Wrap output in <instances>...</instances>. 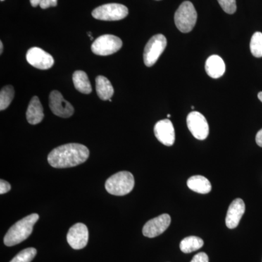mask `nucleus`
Listing matches in <instances>:
<instances>
[{"label":"nucleus","mask_w":262,"mask_h":262,"mask_svg":"<svg viewBox=\"0 0 262 262\" xmlns=\"http://www.w3.org/2000/svg\"><path fill=\"white\" fill-rule=\"evenodd\" d=\"M89 155V149L85 146L72 143L52 150L48 155V161L53 168H72L84 163Z\"/></svg>","instance_id":"obj_1"},{"label":"nucleus","mask_w":262,"mask_h":262,"mask_svg":"<svg viewBox=\"0 0 262 262\" xmlns=\"http://www.w3.org/2000/svg\"><path fill=\"white\" fill-rule=\"evenodd\" d=\"M37 213L27 215L12 226L4 237V244L7 246H13L20 244L28 238L32 233L33 227L39 220Z\"/></svg>","instance_id":"obj_2"},{"label":"nucleus","mask_w":262,"mask_h":262,"mask_svg":"<svg viewBox=\"0 0 262 262\" xmlns=\"http://www.w3.org/2000/svg\"><path fill=\"white\" fill-rule=\"evenodd\" d=\"M135 184L134 176L128 171H120L114 174L106 180L105 188L110 194L123 196L133 190Z\"/></svg>","instance_id":"obj_3"},{"label":"nucleus","mask_w":262,"mask_h":262,"mask_svg":"<svg viewBox=\"0 0 262 262\" xmlns=\"http://www.w3.org/2000/svg\"><path fill=\"white\" fill-rule=\"evenodd\" d=\"M198 13L194 5L189 1H185L179 6L174 16L176 26L180 32H191L195 26Z\"/></svg>","instance_id":"obj_4"},{"label":"nucleus","mask_w":262,"mask_h":262,"mask_svg":"<svg viewBox=\"0 0 262 262\" xmlns=\"http://www.w3.org/2000/svg\"><path fill=\"white\" fill-rule=\"evenodd\" d=\"M167 39L163 34H156L149 39L144 51V61L146 67H152L165 51Z\"/></svg>","instance_id":"obj_5"},{"label":"nucleus","mask_w":262,"mask_h":262,"mask_svg":"<svg viewBox=\"0 0 262 262\" xmlns=\"http://www.w3.org/2000/svg\"><path fill=\"white\" fill-rule=\"evenodd\" d=\"M122 42L120 38L112 34L98 37L91 46L93 53L98 56H110L121 49Z\"/></svg>","instance_id":"obj_6"},{"label":"nucleus","mask_w":262,"mask_h":262,"mask_svg":"<svg viewBox=\"0 0 262 262\" xmlns=\"http://www.w3.org/2000/svg\"><path fill=\"white\" fill-rule=\"evenodd\" d=\"M128 15V9L125 5L110 3L98 7L92 12L94 18L98 20H119L125 18Z\"/></svg>","instance_id":"obj_7"},{"label":"nucleus","mask_w":262,"mask_h":262,"mask_svg":"<svg viewBox=\"0 0 262 262\" xmlns=\"http://www.w3.org/2000/svg\"><path fill=\"white\" fill-rule=\"evenodd\" d=\"M188 128L195 139L205 140L209 134V125L206 117L198 112H192L187 118Z\"/></svg>","instance_id":"obj_8"},{"label":"nucleus","mask_w":262,"mask_h":262,"mask_svg":"<svg viewBox=\"0 0 262 262\" xmlns=\"http://www.w3.org/2000/svg\"><path fill=\"white\" fill-rule=\"evenodd\" d=\"M49 106L52 113L63 118L72 116L75 112L73 106L58 91H52L50 94Z\"/></svg>","instance_id":"obj_9"},{"label":"nucleus","mask_w":262,"mask_h":262,"mask_svg":"<svg viewBox=\"0 0 262 262\" xmlns=\"http://www.w3.org/2000/svg\"><path fill=\"white\" fill-rule=\"evenodd\" d=\"M89 229L82 223L75 224L72 226L67 234V242L71 247L75 250H80L85 247L89 242Z\"/></svg>","instance_id":"obj_10"},{"label":"nucleus","mask_w":262,"mask_h":262,"mask_svg":"<svg viewBox=\"0 0 262 262\" xmlns=\"http://www.w3.org/2000/svg\"><path fill=\"white\" fill-rule=\"evenodd\" d=\"M170 222H171V219L167 213L158 215L156 218L146 222L143 227V234L149 238L158 237L168 228Z\"/></svg>","instance_id":"obj_11"},{"label":"nucleus","mask_w":262,"mask_h":262,"mask_svg":"<svg viewBox=\"0 0 262 262\" xmlns=\"http://www.w3.org/2000/svg\"><path fill=\"white\" fill-rule=\"evenodd\" d=\"M29 64L39 70H48L54 64V59L51 54L39 48H32L27 53Z\"/></svg>","instance_id":"obj_12"},{"label":"nucleus","mask_w":262,"mask_h":262,"mask_svg":"<svg viewBox=\"0 0 262 262\" xmlns=\"http://www.w3.org/2000/svg\"><path fill=\"white\" fill-rule=\"evenodd\" d=\"M155 135L164 145L173 146L175 142V130L173 123L168 119L160 120L154 127Z\"/></svg>","instance_id":"obj_13"},{"label":"nucleus","mask_w":262,"mask_h":262,"mask_svg":"<svg viewBox=\"0 0 262 262\" xmlns=\"http://www.w3.org/2000/svg\"><path fill=\"white\" fill-rule=\"evenodd\" d=\"M246 211L244 201L237 198L232 202L226 216V225L229 229H234L238 226L243 215Z\"/></svg>","instance_id":"obj_14"},{"label":"nucleus","mask_w":262,"mask_h":262,"mask_svg":"<svg viewBox=\"0 0 262 262\" xmlns=\"http://www.w3.org/2000/svg\"><path fill=\"white\" fill-rule=\"evenodd\" d=\"M206 71L208 76L213 79L220 78L225 73L226 65L220 56L213 55L207 59Z\"/></svg>","instance_id":"obj_15"},{"label":"nucleus","mask_w":262,"mask_h":262,"mask_svg":"<svg viewBox=\"0 0 262 262\" xmlns=\"http://www.w3.org/2000/svg\"><path fill=\"white\" fill-rule=\"evenodd\" d=\"M44 118L42 103L37 96H34L29 103L27 111V119L29 123L37 125L40 123Z\"/></svg>","instance_id":"obj_16"},{"label":"nucleus","mask_w":262,"mask_h":262,"mask_svg":"<svg viewBox=\"0 0 262 262\" xmlns=\"http://www.w3.org/2000/svg\"><path fill=\"white\" fill-rule=\"evenodd\" d=\"M187 186L191 190L200 194H208L211 192L212 188L208 179L199 175L193 176L188 179Z\"/></svg>","instance_id":"obj_17"},{"label":"nucleus","mask_w":262,"mask_h":262,"mask_svg":"<svg viewBox=\"0 0 262 262\" xmlns=\"http://www.w3.org/2000/svg\"><path fill=\"white\" fill-rule=\"evenodd\" d=\"M96 92L98 97L103 101L110 100L114 95L113 84L106 77L98 76L96 79Z\"/></svg>","instance_id":"obj_18"},{"label":"nucleus","mask_w":262,"mask_h":262,"mask_svg":"<svg viewBox=\"0 0 262 262\" xmlns=\"http://www.w3.org/2000/svg\"><path fill=\"white\" fill-rule=\"evenodd\" d=\"M75 89L82 94H89L92 92V88L87 74L83 71H76L72 77Z\"/></svg>","instance_id":"obj_19"},{"label":"nucleus","mask_w":262,"mask_h":262,"mask_svg":"<svg viewBox=\"0 0 262 262\" xmlns=\"http://www.w3.org/2000/svg\"><path fill=\"white\" fill-rule=\"evenodd\" d=\"M204 242L203 239L196 236H189L183 239L180 243V249L185 253H192L198 251L203 246Z\"/></svg>","instance_id":"obj_20"},{"label":"nucleus","mask_w":262,"mask_h":262,"mask_svg":"<svg viewBox=\"0 0 262 262\" xmlns=\"http://www.w3.org/2000/svg\"><path fill=\"white\" fill-rule=\"evenodd\" d=\"M15 91L13 86L7 85L3 88L0 92V110H6L14 98Z\"/></svg>","instance_id":"obj_21"},{"label":"nucleus","mask_w":262,"mask_h":262,"mask_svg":"<svg viewBox=\"0 0 262 262\" xmlns=\"http://www.w3.org/2000/svg\"><path fill=\"white\" fill-rule=\"evenodd\" d=\"M250 49L253 56L256 58L262 57V33L256 32L251 37Z\"/></svg>","instance_id":"obj_22"},{"label":"nucleus","mask_w":262,"mask_h":262,"mask_svg":"<svg viewBox=\"0 0 262 262\" xmlns=\"http://www.w3.org/2000/svg\"><path fill=\"white\" fill-rule=\"evenodd\" d=\"M37 255V250L34 248H26L19 252L10 262H31Z\"/></svg>","instance_id":"obj_23"},{"label":"nucleus","mask_w":262,"mask_h":262,"mask_svg":"<svg viewBox=\"0 0 262 262\" xmlns=\"http://www.w3.org/2000/svg\"><path fill=\"white\" fill-rule=\"evenodd\" d=\"M220 6L225 13L233 14L237 10L236 0H218Z\"/></svg>","instance_id":"obj_24"},{"label":"nucleus","mask_w":262,"mask_h":262,"mask_svg":"<svg viewBox=\"0 0 262 262\" xmlns=\"http://www.w3.org/2000/svg\"><path fill=\"white\" fill-rule=\"evenodd\" d=\"M190 262H209V259L206 253L201 252L196 254Z\"/></svg>","instance_id":"obj_25"},{"label":"nucleus","mask_w":262,"mask_h":262,"mask_svg":"<svg viewBox=\"0 0 262 262\" xmlns=\"http://www.w3.org/2000/svg\"><path fill=\"white\" fill-rule=\"evenodd\" d=\"M57 1L58 0H42L39 6L42 9H47L48 8H51V7H56Z\"/></svg>","instance_id":"obj_26"},{"label":"nucleus","mask_w":262,"mask_h":262,"mask_svg":"<svg viewBox=\"0 0 262 262\" xmlns=\"http://www.w3.org/2000/svg\"><path fill=\"white\" fill-rule=\"evenodd\" d=\"M10 189H11V186L9 183L3 180V179L0 181V194H5V193L9 192Z\"/></svg>","instance_id":"obj_27"},{"label":"nucleus","mask_w":262,"mask_h":262,"mask_svg":"<svg viewBox=\"0 0 262 262\" xmlns=\"http://www.w3.org/2000/svg\"><path fill=\"white\" fill-rule=\"evenodd\" d=\"M256 144L262 147V129L258 131L256 136Z\"/></svg>","instance_id":"obj_28"},{"label":"nucleus","mask_w":262,"mask_h":262,"mask_svg":"<svg viewBox=\"0 0 262 262\" xmlns=\"http://www.w3.org/2000/svg\"><path fill=\"white\" fill-rule=\"evenodd\" d=\"M41 1L42 0H30V3L33 7H37L38 5H40Z\"/></svg>","instance_id":"obj_29"},{"label":"nucleus","mask_w":262,"mask_h":262,"mask_svg":"<svg viewBox=\"0 0 262 262\" xmlns=\"http://www.w3.org/2000/svg\"><path fill=\"white\" fill-rule=\"evenodd\" d=\"M3 42H0V53H3Z\"/></svg>","instance_id":"obj_30"},{"label":"nucleus","mask_w":262,"mask_h":262,"mask_svg":"<svg viewBox=\"0 0 262 262\" xmlns=\"http://www.w3.org/2000/svg\"><path fill=\"white\" fill-rule=\"evenodd\" d=\"M258 98L262 102V92L258 93Z\"/></svg>","instance_id":"obj_31"},{"label":"nucleus","mask_w":262,"mask_h":262,"mask_svg":"<svg viewBox=\"0 0 262 262\" xmlns=\"http://www.w3.org/2000/svg\"><path fill=\"white\" fill-rule=\"evenodd\" d=\"M170 117V115H168V117Z\"/></svg>","instance_id":"obj_32"},{"label":"nucleus","mask_w":262,"mask_h":262,"mask_svg":"<svg viewBox=\"0 0 262 262\" xmlns=\"http://www.w3.org/2000/svg\"><path fill=\"white\" fill-rule=\"evenodd\" d=\"M1 1H3V0H1Z\"/></svg>","instance_id":"obj_33"}]
</instances>
